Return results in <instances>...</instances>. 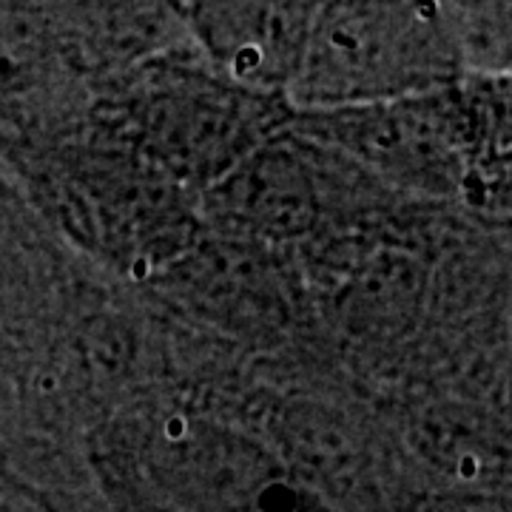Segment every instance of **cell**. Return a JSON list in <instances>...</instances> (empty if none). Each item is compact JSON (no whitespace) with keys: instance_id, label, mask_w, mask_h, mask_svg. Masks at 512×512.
Here are the masks:
<instances>
[{"instance_id":"cell-1","label":"cell","mask_w":512,"mask_h":512,"mask_svg":"<svg viewBox=\"0 0 512 512\" xmlns=\"http://www.w3.org/2000/svg\"><path fill=\"white\" fill-rule=\"evenodd\" d=\"M430 9L336 6L316 15L293 80L308 100L370 103L436 80L453 43Z\"/></svg>"},{"instance_id":"cell-2","label":"cell","mask_w":512,"mask_h":512,"mask_svg":"<svg viewBox=\"0 0 512 512\" xmlns=\"http://www.w3.org/2000/svg\"><path fill=\"white\" fill-rule=\"evenodd\" d=\"M197 20L211 52L248 83L296 74L311 35L302 6H205Z\"/></svg>"},{"instance_id":"cell-3","label":"cell","mask_w":512,"mask_h":512,"mask_svg":"<svg viewBox=\"0 0 512 512\" xmlns=\"http://www.w3.org/2000/svg\"><path fill=\"white\" fill-rule=\"evenodd\" d=\"M0 512H9V510H3V507H0Z\"/></svg>"}]
</instances>
